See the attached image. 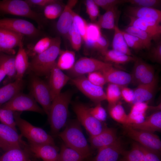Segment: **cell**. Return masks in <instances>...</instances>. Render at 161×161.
I'll list each match as a JSON object with an SVG mask.
<instances>
[{
    "instance_id": "ac0fdd59",
    "label": "cell",
    "mask_w": 161,
    "mask_h": 161,
    "mask_svg": "<svg viewBox=\"0 0 161 161\" xmlns=\"http://www.w3.org/2000/svg\"><path fill=\"white\" fill-rule=\"evenodd\" d=\"M28 147L35 157L43 161H57L58 149L55 145L29 143Z\"/></svg>"
},
{
    "instance_id": "f907efd6",
    "label": "cell",
    "mask_w": 161,
    "mask_h": 161,
    "mask_svg": "<svg viewBox=\"0 0 161 161\" xmlns=\"http://www.w3.org/2000/svg\"><path fill=\"white\" fill-rule=\"evenodd\" d=\"M129 3L135 6L154 8L160 4L159 0H126V3Z\"/></svg>"
},
{
    "instance_id": "8992f818",
    "label": "cell",
    "mask_w": 161,
    "mask_h": 161,
    "mask_svg": "<svg viewBox=\"0 0 161 161\" xmlns=\"http://www.w3.org/2000/svg\"><path fill=\"white\" fill-rule=\"evenodd\" d=\"M73 109L77 120L86 129L90 136L96 135L107 127L103 122L99 121L91 114L89 107L80 103L73 104Z\"/></svg>"
},
{
    "instance_id": "9c48e42d",
    "label": "cell",
    "mask_w": 161,
    "mask_h": 161,
    "mask_svg": "<svg viewBox=\"0 0 161 161\" xmlns=\"http://www.w3.org/2000/svg\"><path fill=\"white\" fill-rule=\"evenodd\" d=\"M1 107L13 112L29 111L42 114L44 112L31 95L20 92L16 94Z\"/></svg>"
},
{
    "instance_id": "816d5d0a",
    "label": "cell",
    "mask_w": 161,
    "mask_h": 161,
    "mask_svg": "<svg viewBox=\"0 0 161 161\" xmlns=\"http://www.w3.org/2000/svg\"><path fill=\"white\" fill-rule=\"evenodd\" d=\"M96 4L106 10L118 4L126 3V0H94Z\"/></svg>"
},
{
    "instance_id": "60d3db41",
    "label": "cell",
    "mask_w": 161,
    "mask_h": 161,
    "mask_svg": "<svg viewBox=\"0 0 161 161\" xmlns=\"http://www.w3.org/2000/svg\"><path fill=\"white\" fill-rule=\"evenodd\" d=\"M44 7V16L47 19L51 20L59 17L64 9L58 1Z\"/></svg>"
},
{
    "instance_id": "ab89813d",
    "label": "cell",
    "mask_w": 161,
    "mask_h": 161,
    "mask_svg": "<svg viewBox=\"0 0 161 161\" xmlns=\"http://www.w3.org/2000/svg\"><path fill=\"white\" fill-rule=\"evenodd\" d=\"M105 93L108 107L117 103L121 97L120 87L114 84L109 83Z\"/></svg>"
},
{
    "instance_id": "f6af8a7d",
    "label": "cell",
    "mask_w": 161,
    "mask_h": 161,
    "mask_svg": "<svg viewBox=\"0 0 161 161\" xmlns=\"http://www.w3.org/2000/svg\"><path fill=\"white\" fill-rule=\"evenodd\" d=\"M53 38L45 37L39 40L33 47L32 55L33 57L47 50L51 45Z\"/></svg>"
},
{
    "instance_id": "db71d44e",
    "label": "cell",
    "mask_w": 161,
    "mask_h": 161,
    "mask_svg": "<svg viewBox=\"0 0 161 161\" xmlns=\"http://www.w3.org/2000/svg\"><path fill=\"white\" fill-rule=\"evenodd\" d=\"M108 46L107 39L102 35L95 42L93 48L99 51L103 55L108 50Z\"/></svg>"
},
{
    "instance_id": "4dcf8cb0",
    "label": "cell",
    "mask_w": 161,
    "mask_h": 161,
    "mask_svg": "<svg viewBox=\"0 0 161 161\" xmlns=\"http://www.w3.org/2000/svg\"><path fill=\"white\" fill-rule=\"evenodd\" d=\"M0 161H30L26 148H16L8 150L0 156Z\"/></svg>"
},
{
    "instance_id": "836d02e7",
    "label": "cell",
    "mask_w": 161,
    "mask_h": 161,
    "mask_svg": "<svg viewBox=\"0 0 161 161\" xmlns=\"http://www.w3.org/2000/svg\"><path fill=\"white\" fill-rule=\"evenodd\" d=\"M85 158L79 152L63 144L61 146L57 161H83Z\"/></svg>"
},
{
    "instance_id": "44dd1931",
    "label": "cell",
    "mask_w": 161,
    "mask_h": 161,
    "mask_svg": "<svg viewBox=\"0 0 161 161\" xmlns=\"http://www.w3.org/2000/svg\"><path fill=\"white\" fill-rule=\"evenodd\" d=\"M104 75L107 83L120 87L125 86L132 82L130 74L114 68L112 66L100 71Z\"/></svg>"
},
{
    "instance_id": "4fadbf2b",
    "label": "cell",
    "mask_w": 161,
    "mask_h": 161,
    "mask_svg": "<svg viewBox=\"0 0 161 161\" xmlns=\"http://www.w3.org/2000/svg\"><path fill=\"white\" fill-rule=\"evenodd\" d=\"M22 137L13 128L0 123V148L4 151L16 148H26L27 145Z\"/></svg>"
},
{
    "instance_id": "7c38bea8",
    "label": "cell",
    "mask_w": 161,
    "mask_h": 161,
    "mask_svg": "<svg viewBox=\"0 0 161 161\" xmlns=\"http://www.w3.org/2000/svg\"><path fill=\"white\" fill-rule=\"evenodd\" d=\"M71 80L78 89L97 104L106 100V93L103 88L92 83L85 75L74 78Z\"/></svg>"
},
{
    "instance_id": "8d00e7d4",
    "label": "cell",
    "mask_w": 161,
    "mask_h": 161,
    "mask_svg": "<svg viewBox=\"0 0 161 161\" xmlns=\"http://www.w3.org/2000/svg\"><path fill=\"white\" fill-rule=\"evenodd\" d=\"M151 65L140 58H136L131 75L132 82L137 84L139 80Z\"/></svg>"
},
{
    "instance_id": "f35d334b",
    "label": "cell",
    "mask_w": 161,
    "mask_h": 161,
    "mask_svg": "<svg viewBox=\"0 0 161 161\" xmlns=\"http://www.w3.org/2000/svg\"><path fill=\"white\" fill-rule=\"evenodd\" d=\"M125 32L139 38L143 43L146 49H149L151 45L152 38L146 32L133 26H128Z\"/></svg>"
},
{
    "instance_id": "6da1fadb",
    "label": "cell",
    "mask_w": 161,
    "mask_h": 161,
    "mask_svg": "<svg viewBox=\"0 0 161 161\" xmlns=\"http://www.w3.org/2000/svg\"><path fill=\"white\" fill-rule=\"evenodd\" d=\"M72 95L71 91L67 90L61 92L52 101L48 116L51 131L54 134H58L66 124Z\"/></svg>"
},
{
    "instance_id": "2e32d148",
    "label": "cell",
    "mask_w": 161,
    "mask_h": 161,
    "mask_svg": "<svg viewBox=\"0 0 161 161\" xmlns=\"http://www.w3.org/2000/svg\"><path fill=\"white\" fill-rule=\"evenodd\" d=\"M49 75L48 84L53 100L61 92V89L70 78L58 68L56 63L51 70Z\"/></svg>"
},
{
    "instance_id": "9f6ffc18",
    "label": "cell",
    "mask_w": 161,
    "mask_h": 161,
    "mask_svg": "<svg viewBox=\"0 0 161 161\" xmlns=\"http://www.w3.org/2000/svg\"><path fill=\"white\" fill-rule=\"evenodd\" d=\"M121 97L127 103L132 104L134 98V90L126 86L120 87Z\"/></svg>"
},
{
    "instance_id": "7402d4cb",
    "label": "cell",
    "mask_w": 161,
    "mask_h": 161,
    "mask_svg": "<svg viewBox=\"0 0 161 161\" xmlns=\"http://www.w3.org/2000/svg\"><path fill=\"white\" fill-rule=\"evenodd\" d=\"M157 78L155 76L153 80L150 83L138 85L134 90V98L132 104L146 102L153 97L156 90L158 83Z\"/></svg>"
},
{
    "instance_id": "f546056e",
    "label": "cell",
    "mask_w": 161,
    "mask_h": 161,
    "mask_svg": "<svg viewBox=\"0 0 161 161\" xmlns=\"http://www.w3.org/2000/svg\"><path fill=\"white\" fill-rule=\"evenodd\" d=\"M0 68L4 71L8 79L15 78V56L0 52Z\"/></svg>"
},
{
    "instance_id": "e575fe53",
    "label": "cell",
    "mask_w": 161,
    "mask_h": 161,
    "mask_svg": "<svg viewBox=\"0 0 161 161\" xmlns=\"http://www.w3.org/2000/svg\"><path fill=\"white\" fill-rule=\"evenodd\" d=\"M118 161H145L143 153L138 144L134 143L129 151H124Z\"/></svg>"
},
{
    "instance_id": "3957f363",
    "label": "cell",
    "mask_w": 161,
    "mask_h": 161,
    "mask_svg": "<svg viewBox=\"0 0 161 161\" xmlns=\"http://www.w3.org/2000/svg\"><path fill=\"white\" fill-rule=\"evenodd\" d=\"M80 125L77 120H73L58 134L66 145L86 158L90 155L91 150Z\"/></svg>"
},
{
    "instance_id": "d590c367",
    "label": "cell",
    "mask_w": 161,
    "mask_h": 161,
    "mask_svg": "<svg viewBox=\"0 0 161 161\" xmlns=\"http://www.w3.org/2000/svg\"><path fill=\"white\" fill-rule=\"evenodd\" d=\"M100 29L96 23L88 24L86 38L84 42L88 47L93 48L95 42L102 35Z\"/></svg>"
},
{
    "instance_id": "91938a15",
    "label": "cell",
    "mask_w": 161,
    "mask_h": 161,
    "mask_svg": "<svg viewBox=\"0 0 161 161\" xmlns=\"http://www.w3.org/2000/svg\"><path fill=\"white\" fill-rule=\"evenodd\" d=\"M6 75L4 71L0 68V83Z\"/></svg>"
},
{
    "instance_id": "d6a6232c",
    "label": "cell",
    "mask_w": 161,
    "mask_h": 161,
    "mask_svg": "<svg viewBox=\"0 0 161 161\" xmlns=\"http://www.w3.org/2000/svg\"><path fill=\"white\" fill-rule=\"evenodd\" d=\"M75 52L72 51L66 50L61 51L56 65L60 69L69 70L75 63Z\"/></svg>"
},
{
    "instance_id": "9a60e30c",
    "label": "cell",
    "mask_w": 161,
    "mask_h": 161,
    "mask_svg": "<svg viewBox=\"0 0 161 161\" xmlns=\"http://www.w3.org/2000/svg\"><path fill=\"white\" fill-rule=\"evenodd\" d=\"M128 16L129 26L141 30L148 33L155 41L159 39L161 35V25L160 23L150 19H142Z\"/></svg>"
},
{
    "instance_id": "7a4b0ae2",
    "label": "cell",
    "mask_w": 161,
    "mask_h": 161,
    "mask_svg": "<svg viewBox=\"0 0 161 161\" xmlns=\"http://www.w3.org/2000/svg\"><path fill=\"white\" fill-rule=\"evenodd\" d=\"M61 44L60 37L53 38L52 44L47 50L33 57L29 67L35 75L42 76L49 74L61 51Z\"/></svg>"
},
{
    "instance_id": "83f0119b",
    "label": "cell",
    "mask_w": 161,
    "mask_h": 161,
    "mask_svg": "<svg viewBox=\"0 0 161 161\" xmlns=\"http://www.w3.org/2000/svg\"><path fill=\"white\" fill-rule=\"evenodd\" d=\"M117 6L109 9L99 16L96 23L100 28L114 30L117 25L116 20L118 15Z\"/></svg>"
},
{
    "instance_id": "30bf717a",
    "label": "cell",
    "mask_w": 161,
    "mask_h": 161,
    "mask_svg": "<svg viewBox=\"0 0 161 161\" xmlns=\"http://www.w3.org/2000/svg\"><path fill=\"white\" fill-rule=\"evenodd\" d=\"M111 66L112 65L111 63L92 58L83 57L75 62L73 67L69 70V72L74 78L94 72L101 71Z\"/></svg>"
},
{
    "instance_id": "52a82bcc",
    "label": "cell",
    "mask_w": 161,
    "mask_h": 161,
    "mask_svg": "<svg viewBox=\"0 0 161 161\" xmlns=\"http://www.w3.org/2000/svg\"><path fill=\"white\" fill-rule=\"evenodd\" d=\"M125 134L142 146L160 154L161 141L154 133L133 129L129 126H123Z\"/></svg>"
},
{
    "instance_id": "8fae6325",
    "label": "cell",
    "mask_w": 161,
    "mask_h": 161,
    "mask_svg": "<svg viewBox=\"0 0 161 161\" xmlns=\"http://www.w3.org/2000/svg\"><path fill=\"white\" fill-rule=\"evenodd\" d=\"M0 27L29 37H37L40 31L32 23L26 20L16 18H4L0 19Z\"/></svg>"
},
{
    "instance_id": "ee69618b",
    "label": "cell",
    "mask_w": 161,
    "mask_h": 161,
    "mask_svg": "<svg viewBox=\"0 0 161 161\" xmlns=\"http://www.w3.org/2000/svg\"><path fill=\"white\" fill-rule=\"evenodd\" d=\"M122 32L129 48L138 51L146 49L143 42L137 37L125 31H122Z\"/></svg>"
},
{
    "instance_id": "5bb4252c",
    "label": "cell",
    "mask_w": 161,
    "mask_h": 161,
    "mask_svg": "<svg viewBox=\"0 0 161 161\" xmlns=\"http://www.w3.org/2000/svg\"><path fill=\"white\" fill-rule=\"evenodd\" d=\"M23 36L0 27V52L14 55V48L22 42Z\"/></svg>"
},
{
    "instance_id": "1f68e13d",
    "label": "cell",
    "mask_w": 161,
    "mask_h": 161,
    "mask_svg": "<svg viewBox=\"0 0 161 161\" xmlns=\"http://www.w3.org/2000/svg\"><path fill=\"white\" fill-rule=\"evenodd\" d=\"M103 55L106 62H110L117 64H124L134 61L137 58L133 56L128 55L117 52L113 49L108 50Z\"/></svg>"
},
{
    "instance_id": "f5cc1de1",
    "label": "cell",
    "mask_w": 161,
    "mask_h": 161,
    "mask_svg": "<svg viewBox=\"0 0 161 161\" xmlns=\"http://www.w3.org/2000/svg\"><path fill=\"white\" fill-rule=\"evenodd\" d=\"M138 144L144 154L145 161H161L160 154Z\"/></svg>"
},
{
    "instance_id": "5b68a950",
    "label": "cell",
    "mask_w": 161,
    "mask_h": 161,
    "mask_svg": "<svg viewBox=\"0 0 161 161\" xmlns=\"http://www.w3.org/2000/svg\"><path fill=\"white\" fill-rule=\"evenodd\" d=\"M0 12L31 19L35 21L39 26L41 25L43 21L40 15L33 10L25 0L0 1Z\"/></svg>"
},
{
    "instance_id": "11a10c76",
    "label": "cell",
    "mask_w": 161,
    "mask_h": 161,
    "mask_svg": "<svg viewBox=\"0 0 161 161\" xmlns=\"http://www.w3.org/2000/svg\"><path fill=\"white\" fill-rule=\"evenodd\" d=\"M154 69L151 65L139 80L137 85L148 83L151 82L155 77Z\"/></svg>"
},
{
    "instance_id": "680465c9",
    "label": "cell",
    "mask_w": 161,
    "mask_h": 161,
    "mask_svg": "<svg viewBox=\"0 0 161 161\" xmlns=\"http://www.w3.org/2000/svg\"><path fill=\"white\" fill-rule=\"evenodd\" d=\"M25 1L30 5H34L44 7L57 1L55 0H27Z\"/></svg>"
},
{
    "instance_id": "7bdbcfd3",
    "label": "cell",
    "mask_w": 161,
    "mask_h": 161,
    "mask_svg": "<svg viewBox=\"0 0 161 161\" xmlns=\"http://www.w3.org/2000/svg\"><path fill=\"white\" fill-rule=\"evenodd\" d=\"M0 121L17 131L14 117V112L0 107Z\"/></svg>"
},
{
    "instance_id": "277c9868",
    "label": "cell",
    "mask_w": 161,
    "mask_h": 161,
    "mask_svg": "<svg viewBox=\"0 0 161 161\" xmlns=\"http://www.w3.org/2000/svg\"><path fill=\"white\" fill-rule=\"evenodd\" d=\"M14 117L21 134L27 139L29 143L55 145L52 137L42 128L33 126L22 119L17 112H14Z\"/></svg>"
},
{
    "instance_id": "d6986e66",
    "label": "cell",
    "mask_w": 161,
    "mask_h": 161,
    "mask_svg": "<svg viewBox=\"0 0 161 161\" xmlns=\"http://www.w3.org/2000/svg\"><path fill=\"white\" fill-rule=\"evenodd\" d=\"M124 151L119 138L112 144L98 149L97 155L91 161H118Z\"/></svg>"
},
{
    "instance_id": "4316f807",
    "label": "cell",
    "mask_w": 161,
    "mask_h": 161,
    "mask_svg": "<svg viewBox=\"0 0 161 161\" xmlns=\"http://www.w3.org/2000/svg\"><path fill=\"white\" fill-rule=\"evenodd\" d=\"M23 86V80H15L0 88V107L16 94L20 92Z\"/></svg>"
},
{
    "instance_id": "ffe728a7",
    "label": "cell",
    "mask_w": 161,
    "mask_h": 161,
    "mask_svg": "<svg viewBox=\"0 0 161 161\" xmlns=\"http://www.w3.org/2000/svg\"><path fill=\"white\" fill-rule=\"evenodd\" d=\"M118 139L114 129L106 127L99 134L90 136L89 141L92 148L98 150L112 144Z\"/></svg>"
},
{
    "instance_id": "c3c4849f",
    "label": "cell",
    "mask_w": 161,
    "mask_h": 161,
    "mask_svg": "<svg viewBox=\"0 0 161 161\" xmlns=\"http://www.w3.org/2000/svg\"><path fill=\"white\" fill-rule=\"evenodd\" d=\"M89 80L93 84L103 87L107 81L104 75L100 71L94 72L87 74Z\"/></svg>"
},
{
    "instance_id": "f1b7e54d",
    "label": "cell",
    "mask_w": 161,
    "mask_h": 161,
    "mask_svg": "<svg viewBox=\"0 0 161 161\" xmlns=\"http://www.w3.org/2000/svg\"><path fill=\"white\" fill-rule=\"evenodd\" d=\"M114 30V32L112 44V49L123 54L132 56V54L126 42L122 30L117 25Z\"/></svg>"
},
{
    "instance_id": "484cf974",
    "label": "cell",
    "mask_w": 161,
    "mask_h": 161,
    "mask_svg": "<svg viewBox=\"0 0 161 161\" xmlns=\"http://www.w3.org/2000/svg\"><path fill=\"white\" fill-rule=\"evenodd\" d=\"M16 55L15 56L16 69L15 80H22L24 74L29 66L27 54L24 48L22 42L18 46Z\"/></svg>"
},
{
    "instance_id": "cb8c5ba5",
    "label": "cell",
    "mask_w": 161,
    "mask_h": 161,
    "mask_svg": "<svg viewBox=\"0 0 161 161\" xmlns=\"http://www.w3.org/2000/svg\"><path fill=\"white\" fill-rule=\"evenodd\" d=\"M135 129L154 133L161 130V112L157 111L145 118L142 123L128 125Z\"/></svg>"
},
{
    "instance_id": "74e56055",
    "label": "cell",
    "mask_w": 161,
    "mask_h": 161,
    "mask_svg": "<svg viewBox=\"0 0 161 161\" xmlns=\"http://www.w3.org/2000/svg\"><path fill=\"white\" fill-rule=\"evenodd\" d=\"M108 108L109 115L112 119L123 126L126 125L127 114L120 103L118 102Z\"/></svg>"
},
{
    "instance_id": "681fc988",
    "label": "cell",
    "mask_w": 161,
    "mask_h": 161,
    "mask_svg": "<svg viewBox=\"0 0 161 161\" xmlns=\"http://www.w3.org/2000/svg\"><path fill=\"white\" fill-rule=\"evenodd\" d=\"M90 112L92 115L96 119L104 123L107 118V114L105 109L99 103L94 107L89 108Z\"/></svg>"
},
{
    "instance_id": "ba28073f",
    "label": "cell",
    "mask_w": 161,
    "mask_h": 161,
    "mask_svg": "<svg viewBox=\"0 0 161 161\" xmlns=\"http://www.w3.org/2000/svg\"><path fill=\"white\" fill-rule=\"evenodd\" d=\"M30 87L31 95L48 115L52 100L48 83L35 75L31 78Z\"/></svg>"
},
{
    "instance_id": "6f0895ef",
    "label": "cell",
    "mask_w": 161,
    "mask_h": 161,
    "mask_svg": "<svg viewBox=\"0 0 161 161\" xmlns=\"http://www.w3.org/2000/svg\"><path fill=\"white\" fill-rule=\"evenodd\" d=\"M150 57L153 61L159 63L161 62V43L159 42L151 49Z\"/></svg>"
},
{
    "instance_id": "bcb514c9",
    "label": "cell",
    "mask_w": 161,
    "mask_h": 161,
    "mask_svg": "<svg viewBox=\"0 0 161 161\" xmlns=\"http://www.w3.org/2000/svg\"><path fill=\"white\" fill-rule=\"evenodd\" d=\"M73 24L81 35L83 41H85L88 23L79 15L74 12Z\"/></svg>"
},
{
    "instance_id": "d4e9b609",
    "label": "cell",
    "mask_w": 161,
    "mask_h": 161,
    "mask_svg": "<svg viewBox=\"0 0 161 161\" xmlns=\"http://www.w3.org/2000/svg\"><path fill=\"white\" fill-rule=\"evenodd\" d=\"M149 108L147 103L140 102L132 104L130 112L127 114L125 125L139 124L145 118L146 112Z\"/></svg>"
},
{
    "instance_id": "603a6c76",
    "label": "cell",
    "mask_w": 161,
    "mask_h": 161,
    "mask_svg": "<svg viewBox=\"0 0 161 161\" xmlns=\"http://www.w3.org/2000/svg\"><path fill=\"white\" fill-rule=\"evenodd\" d=\"M129 16L154 20L159 23L161 22V11L154 8L129 6L126 9Z\"/></svg>"
},
{
    "instance_id": "e0dca14e",
    "label": "cell",
    "mask_w": 161,
    "mask_h": 161,
    "mask_svg": "<svg viewBox=\"0 0 161 161\" xmlns=\"http://www.w3.org/2000/svg\"><path fill=\"white\" fill-rule=\"evenodd\" d=\"M77 2L78 1L76 0L69 1L59 17L56 23V28L58 32L63 35H67L73 24L74 11L72 8Z\"/></svg>"
},
{
    "instance_id": "b9f144b4",
    "label": "cell",
    "mask_w": 161,
    "mask_h": 161,
    "mask_svg": "<svg viewBox=\"0 0 161 161\" xmlns=\"http://www.w3.org/2000/svg\"><path fill=\"white\" fill-rule=\"evenodd\" d=\"M67 35L72 48L75 51H78L81 48L83 40L81 35L73 24Z\"/></svg>"
},
{
    "instance_id": "7dc6e473",
    "label": "cell",
    "mask_w": 161,
    "mask_h": 161,
    "mask_svg": "<svg viewBox=\"0 0 161 161\" xmlns=\"http://www.w3.org/2000/svg\"><path fill=\"white\" fill-rule=\"evenodd\" d=\"M86 12L92 22L95 21L99 16V7L94 0H87L85 1Z\"/></svg>"
}]
</instances>
